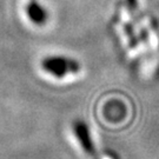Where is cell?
<instances>
[{"label": "cell", "instance_id": "obj_1", "mask_svg": "<svg viewBox=\"0 0 159 159\" xmlns=\"http://www.w3.org/2000/svg\"><path fill=\"white\" fill-rule=\"evenodd\" d=\"M41 67L46 73L61 79L68 74L78 73L80 71V64L65 56H50L41 60Z\"/></svg>", "mask_w": 159, "mask_h": 159}, {"label": "cell", "instance_id": "obj_2", "mask_svg": "<svg viewBox=\"0 0 159 159\" xmlns=\"http://www.w3.org/2000/svg\"><path fill=\"white\" fill-rule=\"evenodd\" d=\"M72 130H73L74 136L83 148V151L91 159H100L96 150V146L93 144V140H92L89 126L86 125L84 121L77 120L72 124Z\"/></svg>", "mask_w": 159, "mask_h": 159}, {"label": "cell", "instance_id": "obj_3", "mask_svg": "<svg viewBox=\"0 0 159 159\" xmlns=\"http://www.w3.org/2000/svg\"><path fill=\"white\" fill-rule=\"evenodd\" d=\"M25 12L30 20L38 26L45 25L48 19V13L46 8L37 0H30L25 6Z\"/></svg>", "mask_w": 159, "mask_h": 159}, {"label": "cell", "instance_id": "obj_4", "mask_svg": "<svg viewBox=\"0 0 159 159\" xmlns=\"http://www.w3.org/2000/svg\"><path fill=\"white\" fill-rule=\"evenodd\" d=\"M127 6L131 11H136L137 10V0H126Z\"/></svg>", "mask_w": 159, "mask_h": 159}]
</instances>
